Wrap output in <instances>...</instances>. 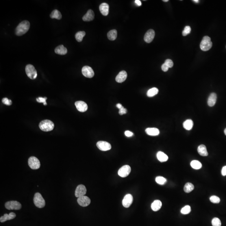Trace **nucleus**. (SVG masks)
Here are the masks:
<instances>
[{
    "mask_svg": "<svg viewBox=\"0 0 226 226\" xmlns=\"http://www.w3.org/2000/svg\"><path fill=\"white\" fill-rule=\"evenodd\" d=\"M30 23L27 21H24L21 22L15 30L16 35L20 36L25 34L29 30Z\"/></svg>",
    "mask_w": 226,
    "mask_h": 226,
    "instance_id": "nucleus-1",
    "label": "nucleus"
},
{
    "mask_svg": "<svg viewBox=\"0 0 226 226\" xmlns=\"http://www.w3.org/2000/svg\"><path fill=\"white\" fill-rule=\"evenodd\" d=\"M55 125L51 121L49 120H44L42 121L39 124L40 129L43 131H49L52 130Z\"/></svg>",
    "mask_w": 226,
    "mask_h": 226,
    "instance_id": "nucleus-2",
    "label": "nucleus"
},
{
    "mask_svg": "<svg viewBox=\"0 0 226 226\" xmlns=\"http://www.w3.org/2000/svg\"><path fill=\"white\" fill-rule=\"evenodd\" d=\"M200 46L201 50L203 51H207L210 50L212 46L211 38L208 36L203 37L201 42Z\"/></svg>",
    "mask_w": 226,
    "mask_h": 226,
    "instance_id": "nucleus-3",
    "label": "nucleus"
},
{
    "mask_svg": "<svg viewBox=\"0 0 226 226\" xmlns=\"http://www.w3.org/2000/svg\"><path fill=\"white\" fill-rule=\"evenodd\" d=\"M33 200L34 204L38 208H42L45 206V200L40 193L35 194Z\"/></svg>",
    "mask_w": 226,
    "mask_h": 226,
    "instance_id": "nucleus-4",
    "label": "nucleus"
},
{
    "mask_svg": "<svg viewBox=\"0 0 226 226\" xmlns=\"http://www.w3.org/2000/svg\"><path fill=\"white\" fill-rule=\"evenodd\" d=\"M26 74L27 75L29 78L31 79L34 80L37 78V70L35 68V67L31 65H28L26 66Z\"/></svg>",
    "mask_w": 226,
    "mask_h": 226,
    "instance_id": "nucleus-5",
    "label": "nucleus"
},
{
    "mask_svg": "<svg viewBox=\"0 0 226 226\" xmlns=\"http://www.w3.org/2000/svg\"><path fill=\"white\" fill-rule=\"evenodd\" d=\"M5 206L6 209L8 210H19L22 208V205L16 201H8L5 203Z\"/></svg>",
    "mask_w": 226,
    "mask_h": 226,
    "instance_id": "nucleus-6",
    "label": "nucleus"
},
{
    "mask_svg": "<svg viewBox=\"0 0 226 226\" xmlns=\"http://www.w3.org/2000/svg\"><path fill=\"white\" fill-rule=\"evenodd\" d=\"M28 164L30 168L33 170L39 169L40 167L39 161L37 157L33 156L29 157L28 159Z\"/></svg>",
    "mask_w": 226,
    "mask_h": 226,
    "instance_id": "nucleus-7",
    "label": "nucleus"
},
{
    "mask_svg": "<svg viewBox=\"0 0 226 226\" xmlns=\"http://www.w3.org/2000/svg\"><path fill=\"white\" fill-rule=\"evenodd\" d=\"M131 168L128 165H125L121 167L118 170V176L122 178H125L129 175L130 173Z\"/></svg>",
    "mask_w": 226,
    "mask_h": 226,
    "instance_id": "nucleus-8",
    "label": "nucleus"
},
{
    "mask_svg": "<svg viewBox=\"0 0 226 226\" xmlns=\"http://www.w3.org/2000/svg\"><path fill=\"white\" fill-rule=\"evenodd\" d=\"M82 72L83 75L86 78H93L94 75V72L93 69L88 66H85L82 68Z\"/></svg>",
    "mask_w": 226,
    "mask_h": 226,
    "instance_id": "nucleus-9",
    "label": "nucleus"
},
{
    "mask_svg": "<svg viewBox=\"0 0 226 226\" xmlns=\"http://www.w3.org/2000/svg\"><path fill=\"white\" fill-rule=\"evenodd\" d=\"M96 145L99 150L103 151L109 150L111 148L110 143L105 141H98L96 144Z\"/></svg>",
    "mask_w": 226,
    "mask_h": 226,
    "instance_id": "nucleus-10",
    "label": "nucleus"
},
{
    "mask_svg": "<svg viewBox=\"0 0 226 226\" xmlns=\"http://www.w3.org/2000/svg\"><path fill=\"white\" fill-rule=\"evenodd\" d=\"M86 187L83 185H79L77 186L75 191V196L76 197H81L85 196L86 193Z\"/></svg>",
    "mask_w": 226,
    "mask_h": 226,
    "instance_id": "nucleus-11",
    "label": "nucleus"
},
{
    "mask_svg": "<svg viewBox=\"0 0 226 226\" xmlns=\"http://www.w3.org/2000/svg\"><path fill=\"white\" fill-rule=\"evenodd\" d=\"M133 201V198L130 194H127L124 197L122 200V205L125 208H129Z\"/></svg>",
    "mask_w": 226,
    "mask_h": 226,
    "instance_id": "nucleus-12",
    "label": "nucleus"
},
{
    "mask_svg": "<svg viewBox=\"0 0 226 226\" xmlns=\"http://www.w3.org/2000/svg\"><path fill=\"white\" fill-rule=\"evenodd\" d=\"M77 202L80 206L83 207H86L90 204L91 201L89 197L84 196L78 198Z\"/></svg>",
    "mask_w": 226,
    "mask_h": 226,
    "instance_id": "nucleus-13",
    "label": "nucleus"
},
{
    "mask_svg": "<svg viewBox=\"0 0 226 226\" xmlns=\"http://www.w3.org/2000/svg\"><path fill=\"white\" fill-rule=\"evenodd\" d=\"M155 36V32L154 30L152 29H149L144 35V40L147 43H150L153 41Z\"/></svg>",
    "mask_w": 226,
    "mask_h": 226,
    "instance_id": "nucleus-14",
    "label": "nucleus"
},
{
    "mask_svg": "<svg viewBox=\"0 0 226 226\" xmlns=\"http://www.w3.org/2000/svg\"><path fill=\"white\" fill-rule=\"evenodd\" d=\"M75 105L78 111L81 112H85L88 108L87 104L84 101H76L75 103Z\"/></svg>",
    "mask_w": 226,
    "mask_h": 226,
    "instance_id": "nucleus-15",
    "label": "nucleus"
},
{
    "mask_svg": "<svg viewBox=\"0 0 226 226\" xmlns=\"http://www.w3.org/2000/svg\"><path fill=\"white\" fill-rule=\"evenodd\" d=\"M127 74L126 71H121L119 72L118 75L116 76V81L118 83H122L124 82L127 78Z\"/></svg>",
    "mask_w": 226,
    "mask_h": 226,
    "instance_id": "nucleus-16",
    "label": "nucleus"
},
{
    "mask_svg": "<svg viewBox=\"0 0 226 226\" xmlns=\"http://www.w3.org/2000/svg\"><path fill=\"white\" fill-rule=\"evenodd\" d=\"M109 5L107 3H102L99 6V10L100 12L103 16H107L109 13Z\"/></svg>",
    "mask_w": 226,
    "mask_h": 226,
    "instance_id": "nucleus-17",
    "label": "nucleus"
},
{
    "mask_svg": "<svg viewBox=\"0 0 226 226\" xmlns=\"http://www.w3.org/2000/svg\"><path fill=\"white\" fill-rule=\"evenodd\" d=\"M95 14L92 10H88L86 14L83 17V20L85 22H90L93 20L94 18Z\"/></svg>",
    "mask_w": 226,
    "mask_h": 226,
    "instance_id": "nucleus-18",
    "label": "nucleus"
},
{
    "mask_svg": "<svg viewBox=\"0 0 226 226\" xmlns=\"http://www.w3.org/2000/svg\"><path fill=\"white\" fill-rule=\"evenodd\" d=\"M217 96L215 93H212L208 98V104L210 107L214 106L216 103Z\"/></svg>",
    "mask_w": 226,
    "mask_h": 226,
    "instance_id": "nucleus-19",
    "label": "nucleus"
},
{
    "mask_svg": "<svg viewBox=\"0 0 226 226\" xmlns=\"http://www.w3.org/2000/svg\"><path fill=\"white\" fill-rule=\"evenodd\" d=\"M16 215L14 212H11L9 214H5L3 216L0 218V222H4L7 220H10L15 218Z\"/></svg>",
    "mask_w": 226,
    "mask_h": 226,
    "instance_id": "nucleus-20",
    "label": "nucleus"
},
{
    "mask_svg": "<svg viewBox=\"0 0 226 226\" xmlns=\"http://www.w3.org/2000/svg\"><path fill=\"white\" fill-rule=\"evenodd\" d=\"M55 52L56 54L59 55H65L67 54L68 50L66 48H65L63 45H60L57 46L55 50Z\"/></svg>",
    "mask_w": 226,
    "mask_h": 226,
    "instance_id": "nucleus-21",
    "label": "nucleus"
},
{
    "mask_svg": "<svg viewBox=\"0 0 226 226\" xmlns=\"http://www.w3.org/2000/svg\"><path fill=\"white\" fill-rule=\"evenodd\" d=\"M162 203L161 201L156 200L154 201L151 204V209L154 211H157L161 208Z\"/></svg>",
    "mask_w": 226,
    "mask_h": 226,
    "instance_id": "nucleus-22",
    "label": "nucleus"
},
{
    "mask_svg": "<svg viewBox=\"0 0 226 226\" xmlns=\"http://www.w3.org/2000/svg\"><path fill=\"white\" fill-rule=\"evenodd\" d=\"M146 132L149 135L155 136L159 135V131L157 128H148L145 130Z\"/></svg>",
    "mask_w": 226,
    "mask_h": 226,
    "instance_id": "nucleus-23",
    "label": "nucleus"
},
{
    "mask_svg": "<svg viewBox=\"0 0 226 226\" xmlns=\"http://www.w3.org/2000/svg\"><path fill=\"white\" fill-rule=\"evenodd\" d=\"M198 152L200 155L202 156H207L208 155V152L205 145L201 144L198 148Z\"/></svg>",
    "mask_w": 226,
    "mask_h": 226,
    "instance_id": "nucleus-24",
    "label": "nucleus"
},
{
    "mask_svg": "<svg viewBox=\"0 0 226 226\" xmlns=\"http://www.w3.org/2000/svg\"><path fill=\"white\" fill-rule=\"evenodd\" d=\"M157 157L158 161L161 162H165L167 161L168 159V156L161 151H159L157 152Z\"/></svg>",
    "mask_w": 226,
    "mask_h": 226,
    "instance_id": "nucleus-25",
    "label": "nucleus"
},
{
    "mask_svg": "<svg viewBox=\"0 0 226 226\" xmlns=\"http://www.w3.org/2000/svg\"><path fill=\"white\" fill-rule=\"evenodd\" d=\"M117 32L115 29L111 30L107 34L108 39L111 41L115 40L117 37Z\"/></svg>",
    "mask_w": 226,
    "mask_h": 226,
    "instance_id": "nucleus-26",
    "label": "nucleus"
},
{
    "mask_svg": "<svg viewBox=\"0 0 226 226\" xmlns=\"http://www.w3.org/2000/svg\"><path fill=\"white\" fill-rule=\"evenodd\" d=\"M194 123L193 121L191 119H187L183 123V127L187 130H190L193 128Z\"/></svg>",
    "mask_w": 226,
    "mask_h": 226,
    "instance_id": "nucleus-27",
    "label": "nucleus"
},
{
    "mask_svg": "<svg viewBox=\"0 0 226 226\" xmlns=\"http://www.w3.org/2000/svg\"><path fill=\"white\" fill-rule=\"evenodd\" d=\"M50 16L52 18H56L58 20L61 19L62 17L61 14L59 11L56 9L52 11Z\"/></svg>",
    "mask_w": 226,
    "mask_h": 226,
    "instance_id": "nucleus-28",
    "label": "nucleus"
},
{
    "mask_svg": "<svg viewBox=\"0 0 226 226\" xmlns=\"http://www.w3.org/2000/svg\"><path fill=\"white\" fill-rule=\"evenodd\" d=\"M184 191L186 193H189L194 189V186L192 183H187L184 187Z\"/></svg>",
    "mask_w": 226,
    "mask_h": 226,
    "instance_id": "nucleus-29",
    "label": "nucleus"
},
{
    "mask_svg": "<svg viewBox=\"0 0 226 226\" xmlns=\"http://www.w3.org/2000/svg\"><path fill=\"white\" fill-rule=\"evenodd\" d=\"M191 165L192 168L196 170L201 169L202 167V164L200 162L196 160L192 161L191 163Z\"/></svg>",
    "mask_w": 226,
    "mask_h": 226,
    "instance_id": "nucleus-30",
    "label": "nucleus"
},
{
    "mask_svg": "<svg viewBox=\"0 0 226 226\" xmlns=\"http://www.w3.org/2000/svg\"><path fill=\"white\" fill-rule=\"evenodd\" d=\"M158 92H159V90L157 88H151L148 90L147 94L148 97H152L157 95L158 94Z\"/></svg>",
    "mask_w": 226,
    "mask_h": 226,
    "instance_id": "nucleus-31",
    "label": "nucleus"
},
{
    "mask_svg": "<svg viewBox=\"0 0 226 226\" xmlns=\"http://www.w3.org/2000/svg\"><path fill=\"white\" fill-rule=\"evenodd\" d=\"M85 35V32L84 31H78L75 35V39L78 42H82L83 38Z\"/></svg>",
    "mask_w": 226,
    "mask_h": 226,
    "instance_id": "nucleus-32",
    "label": "nucleus"
},
{
    "mask_svg": "<svg viewBox=\"0 0 226 226\" xmlns=\"http://www.w3.org/2000/svg\"><path fill=\"white\" fill-rule=\"evenodd\" d=\"M155 181L157 183L161 185H163L167 182L166 179L162 176L157 177L155 178Z\"/></svg>",
    "mask_w": 226,
    "mask_h": 226,
    "instance_id": "nucleus-33",
    "label": "nucleus"
},
{
    "mask_svg": "<svg viewBox=\"0 0 226 226\" xmlns=\"http://www.w3.org/2000/svg\"><path fill=\"white\" fill-rule=\"evenodd\" d=\"M191 211V208L189 205H186L183 207L181 210V214H189Z\"/></svg>",
    "mask_w": 226,
    "mask_h": 226,
    "instance_id": "nucleus-34",
    "label": "nucleus"
},
{
    "mask_svg": "<svg viewBox=\"0 0 226 226\" xmlns=\"http://www.w3.org/2000/svg\"><path fill=\"white\" fill-rule=\"evenodd\" d=\"M212 224L213 226H221V222L220 220L218 218H214L212 220Z\"/></svg>",
    "mask_w": 226,
    "mask_h": 226,
    "instance_id": "nucleus-35",
    "label": "nucleus"
},
{
    "mask_svg": "<svg viewBox=\"0 0 226 226\" xmlns=\"http://www.w3.org/2000/svg\"><path fill=\"white\" fill-rule=\"evenodd\" d=\"M211 202L214 203H218L220 202V199L217 196H212L210 198Z\"/></svg>",
    "mask_w": 226,
    "mask_h": 226,
    "instance_id": "nucleus-36",
    "label": "nucleus"
},
{
    "mask_svg": "<svg viewBox=\"0 0 226 226\" xmlns=\"http://www.w3.org/2000/svg\"><path fill=\"white\" fill-rule=\"evenodd\" d=\"M191 28L190 26H187L185 27L184 30L182 32V35L183 36H186L191 33Z\"/></svg>",
    "mask_w": 226,
    "mask_h": 226,
    "instance_id": "nucleus-37",
    "label": "nucleus"
},
{
    "mask_svg": "<svg viewBox=\"0 0 226 226\" xmlns=\"http://www.w3.org/2000/svg\"><path fill=\"white\" fill-rule=\"evenodd\" d=\"M46 99H47V98L46 97H44V98H42V97H39V98H37V99H36V100L37 101L38 103H43L44 105H47V103H46Z\"/></svg>",
    "mask_w": 226,
    "mask_h": 226,
    "instance_id": "nucleus-38",
    "label": "nucleus"
},
{
    "mask_svg": "<svg viewBox=\"0 0 226 226\" xmlns=\"http://www.w3.org/2000/svg\"><path fill=\"white\" fill-rule=\"evenodd\" d=\"M2 101L3 103H4L6 105H10L12 104V101L7 98H3Z\"/></svg>",
    "mask_w": 226,
    "mask_h": 226,
    "instance_id": "nucleus-39",
    "label": "nucleus"
},
{
    "mask_svg": "<svg viewBox=\"0 0 226 226\" xmlns=\"http://www.w3.org/2000/svg\"><path fill=\"white\" fill-rule=\"evenodd\" d=\"M164 63L169 68H172L173 67V63L172 60L170 59H167L165 61Z\"/></svg>",
    "mask_w": 226,
    "mask_h": 226,
    "instance_id": "nucleus-40",
    "label": "nucleus"
},
{
    "mask_svg": "<svg viewBox=\"0 0 226 226\" xmlns=\"http://www.w3.org/2000/svg\"><path fill=\"white\" fill-rule=\"evenodd\" d=\"M119 114L120 115H124V114H126L127 112V109H125L123 107L121 109H119Z\"/></svg>",
    "mask_w": 226,
    "mask_h": 226,
    "instance_id": "nucleus-41",
    "label": "nucleus"
},
{
    "mask_svg": "<svg viewBox=\"0 0 226 226\" xmlns=\"http://www.w3.org/2000/svg\"><path fill=\"white\" fill-rule=\"evenodd\" d=\"M162 70L164 72H167L168 70L169 67L166 65L164 63L162 65Z\"/></svg>",
    "mask_w": 226,
    "mask_h": 226,
    "instance_id": "nucleus-42",
    "label": "nucleus"
},
{
    "mask_svg": "<svg viewBox=\"0 0 226 226\" xmlns=\"http://www.w3.org/2000/svg\"><path fill=\"white\" fill-rule=\"evenodd\" d=\"M124 134H125V136H127V137H131V136H132L133 135V133L131 131H125V133H124Z\"/></svg>",
    "mask_w": 226,
    "mask_h": 226,
    "instance_id": "nucleus-43",
    "label": "nucleus"
},
{
    "mask_svg": "<svg viewBox=\"0 0 226 226\" xmlns=\"http://www.w3.org/2000/svg\"><path fill=\"white\" fill-rule=\"evenodd\" d=\"M222 174L223 176H226V166L223 167L222 169Z\"/></svg>",
    "mask_w": 226,
    "mask_h": 226,
    "instance_id": "nucleus-44",
    "label": "nucleus"
},
{
    "mask_svg": "<svg viewBox=\"0 0 226 226\" xmlns=\"http://www.w3.org/2000/svg\"><path fill=\"white\" fill-rule=\"evenodd\" d=\"M135 3L138 6H141V5H142L141 1L139 0H136L135 1Z\"/></svg>",
    "mask_w": 226,
    "mask_h": 226,
    "instance_id": "nucleus-45",
    "label": "nucleus"
},
{
    "mask_svg": "<svg viewBox=\"0 0 226 226\" xmlns=\"http://www.w3.org/2000/svg\"><path fill=\"white\" fill-rule=\"evenodd\" d=\"M116 107L118 109H121V108L123 107V106H122V105L121 103H118L116 104Z\"/></svg>",
    "mask_w": 226,
    "mask_h": 226,
    "instance_id": "nucleus-46",
    "label": "nucleus"
},
{
    "mask_svg": "<svg viewBox=\"0 0 226 226\" xmlns=\"http://www.w3.org/2000/svg\"><path fill=\"white\" fill-rule=\"evenodd\" d=\"M193 1H194V2L196 3H198L199 2V1L198 0H194Z\"/></svg>",
    "mask_w": 226,
    "mask_h": 226,
    "instance_id": "nucleus-47",
    "label": "nucleus"
},
{
    "mask_svg": "<svg viewBox=\"0 0 226 226\" xmlns=\"http://www.w3.org/2000/svg\"><path fill=\"white\" fill-rule=\"evenodd\" d=\"M168 1H169L168 0H163V1L165 2H168Z\"/></svg>",
    "mask_w": 226,
    "mask_h": 226,
    "instance_id": "nucleus-48",
    "label": "nucleus"
},
{
    "mask_svg": "<svg viewBox=\"0 0 226 226\" xmlns=\"http://www.w3.org/2000/svg\"><path fill=\"white\" fill-rule=\"evenodd\" d=\"M224 134H225V135H226V128L224 129Z\"/></svg>",
    "mask_w": 226,
    "mask_h": 226,
    "instance_id": "nucleus-49",
    "label": "nucleus"
}]
</instances>
